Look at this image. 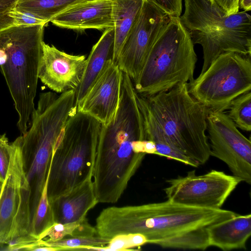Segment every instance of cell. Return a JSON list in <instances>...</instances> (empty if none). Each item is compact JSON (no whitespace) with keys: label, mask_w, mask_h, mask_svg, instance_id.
<instances>
[{"label":"cell","mask_w":251,"mask_h":251,"mask_svg":"<svg viewBox=\"0 0 251 251\" xmlns=\"http://www.w3.org/2000/svg\"><path fill=\"white\" fill-rule=\"evenodd\" d=\"M9 16L13 19L15 26H26L34 25H46L48 23L35 16L15 8L9 13Z\"/></svg>","instance_id":"obj_28"},{"label":"cell","mask_w":251,"mask_h":251,"mask_svg":"<svg viewBox=\"0 0 251 251\" xmlns=\"http://www.w3.org/2000/svg\"><path fill=\"white\" fill-rule=\"evenodd\" d=\"M208 233L210 247L224 251L246 250L251 235V214H237L211 226Z\"/></svg>","instance_id":"obj_18"},{"label":"cell","mask_w":251,"mask_h":251,"mask_svg":"<svg viewBox=\"0 0 251 251\" xmlns=\"http://www.w3.org/2000/svg\"><path fill=\"white\" fill-rule=\"evenodd\" d=\"M239 7L245 11H250L251 9V0H239Z\"/></svg>","instance_id":"obj_33"},{"label":"cell","mask_w":251,"mask_h":251,"mask_svg":"<svg viewBox=\"0 0 251 251\" xmlns=\"http://www.w3.org/2000/svg\"><path fill=\"white\" fill-rule=\"evenodd\" d=\"M102 125L77 110L56 142L48 174L49 201L92 179Z\"/></svg>","instance_id":"obj_6"},{"label":"cell","mask_w":251,"mask_h":251,"mask_svg":"<svg viewBox=\"0 0 251 251\" xmlns=\"http://www.w3.org/2000/svg\"><path fill=\"white\" fill-rule=\"evenodd\" d=\"M45 25L13 26L0 32V68L18 114L22 135L35 109Z\"/></svg>","instance_id":"obj_4"},{"label":"cell","mask_w":251,"mask_h":251,"mask_svg":"<svg viewBox=\"0 0 251 251\" xmlns=\"http://www.w3.org/2000/svg\"><path fill=\"white\" fill-rule=\"evenodd\" d=\"M145 150L146 154H155L156 147L154 142L151 140H146Z\"/></svg>","instance_id":"obj_32"},{"label":"cell","mask_w":251,"mask_h":251,"mask_svg":"<svg viewBox=\"0 0 251 251\" xmlns=\"http://www.w3.org/2000/svg\"><path fill=\"white\" fill-rule=\"evenodd\" d=\"M180 22L194 44L202 48L204 72L221 54H251V17L246 11L226 15L212 0H184Z\"/></svg>","instance_id":"obj_7"},{"label":"cell","mask_w":251,"mask_h":251,"mask_svg":"<svg viewBox=\"0 0 251 251\" xmlns=\"http://www.w3.org/2000/svg\"><path fill=\"white\" fill-rule=\"evenodd\" d=\"M76 111L75 99L71 93H41L31 117L30 128L19 137L23 173L29 193L31 229L47 182L56 142L66 123Z\"/></svg>","instance_id":"obj_3"},{"label":"cell","mask_w":251,"mask_h":251,"mask_svg":"<svg viewBox=\"0 0 251 251\" xmlns=\"http://www.w3.org/2000/svg\"><path fill=\"white\" fill-rule=\"evenodd\" d=\"M44 244L55 248L57 251L98 250L107 246L110 240L98 235L89 236H66L55 241L40 240Z\"/></svg>","instance_id":"obj_22"},{"label":"cell","mask_w":251,"mask_h":251,"mask_svg":"<svg viewBox=\"0 0 251 251\" xmlns=\"http://www.w3.org/2000/svg\"><path fill=\"white\" fill-rule=\"evenodd\" d=\"M238 214L220 209L187 206L167 201L103 209L96 219L97 234L110 240L139 233L148 244L163 248L204 251L210 247L209 228Z\"/></svg>","instance_id":"obj_1"},{"label":"cell","mask_w":251,"mask_h":251,"mask_svg":"<svg viewBox=\"0 0 251 251\" xmlns=\"http://www.w3.org/2000/svg\"><path fill=\"white\" fill-rule=\"evenodd\" d=\"M167 182L169 186L164 190L168 200L187 206L220 209L241 181L212 170L202 175H196L193 170Z\"/></svg>","instance_id":"obj_10"},{"label":"cell","mask_w":251,"mask_h":251,"mask_svg":"<svg viewBox=\"0 0 251 251\" xmlns=\"http://www.w3.org/2000/svg\"><path fill=\"white\" fill-rule=\"evenodd\" d=\"M142 96L171 145L199 166L204 164L211 156L205 133L209 110L190 95L188 83H179L153 95Z\"/></svg>","instance_id":"obj_5"},{"label":"cell","mask_w":251,"mask_h":251,"mask_svg":"<svg viewBox=\"0 0 251 251\" xmlns=\"http://www.w3.org/2000/svg\"><path fill=\"white\" fill-rule=\"evenodd\" d=\"M210 155L225 163L232 176L251 183V142L223 111L209 110L207 117Z\"/></svg>","instance_id":"obj_11"},{"label":"cell","mask_w":251,"mask_h":251,"mask_svg":"<svg viewBox=\"0 0 251 251\" xmlns=\"http://www.w3.org/2000/svg\"><path fill=\"white\" fill-rule=\"evenodd\" d=\"M145 0H110L114 29L113 61L117 63L122 46L138 18Z\"/></svg>","instance_id":"obj_20"},{"label":"cell","mask_w":251,"mask_h":251,"mask_svg":"<svg viewBox=\"0 0 251 251\" xmlns=\"http://www.w3.org/2000/svg\"><path fill=\"white\" fill-rule=\"evenodd\" d=\"M146 140L138 93L122 72L118 109L101 126L97 146L92 178L98 202L113 203L120 199L146 154Z\"/></svg>","instance_id":"obj_2"},{"label":"cell","mask_w":251,"mask_h":251,"mask_svg":"<svg viewBox=\"0 0 251 251\" xmlns=\"http://www.w3.org/2000/svg\"><path fill=\"white\" fill-rule=\"evenodd\" d=\"M3 185V182L0 181V197L1 194Z\"/></svg>","instance_id":"obj_34"},{"label":"cell","mask_w":251,"mask_h":251,"mask_svg":"<svg viewBox=\"0 0 251 251\" xmlns=\"http://www.w3.org/2000/svg\"><path fill=\"white\" fill-rule=\"evenodd\" d=\"M227 115L237 127L251 130V92L248 91L233 99L229 103Z\"/></svg>","instance_id":"obj_23"},{"label":"cell","mask_w":251,"mask_h":251,"mask_svg":"<svg viewBox=\"0 0 251 251\" xmlns=\"http://www.w3.org/2000/svg\"><path fill=\"white\" fill-rule=\"evenodd\" d=\"M88 0H18L15 9L30 13L47 23L71 7Z\"/></svg>","instance_id":"obj_21"},{"label":"cell","mask_w":251,"mask_h":251,"mask_svg":"<svg viewBox=\"0 0 251 251\" xmlns=\"http://www.w3.org/2000/svg\"><path fill=\"white\" fill-rule=\"evenodd\" d=\"M122 72L117 63L110 61L77 106V111L107 125L118 109L121 94Z\"/></svg>","instance_id":"obj_14"},{"label":"cell","mask_w":251,"mask_h":251,"mask_svg":"<svg viewBox=\"0 0 251 251\" xmlns=\"http://www.w3.org/2000/svg\"><path fill=\"white\" fill-rule=\"evenodd\" d=\"M171 16L150 0H145L140 13L120 51L117 63L135 83L157 37Z\"/></svg>","instance_id":"obj_12"},{"label":"cell","mask_w":251,"mask_h":251,"mask_svg":"<svg viewBox=\"0 0 251 251\" xmlns=\"http://www.w3.org/2000/svg\"><path fill=\"white\" fill-rule=\"evenodd\" d=\"M219 6L226 15H230L239 12V0H212Z\"/></svg>","instance_id":"obj_31"},{"label":"cell","mask_w":251,"mask_h":251,"mask_svg":"<svg viewBox=\"0 0 251 251\" xmlns=\"http://www.w3.org/2000/svg\"><path fill=\"white\" fill-rule=\"evenodd\" d=\"M11 144L6 134L0 135V181L4 182L8 171L11 157Z\"/></svg>","instance_id":"obj_27"},{"label":"cell","mask_w":251,"mask_h":251,"mask_svg":"<svg viewBox=\"0 0 251 251\" xmlns=\"http://www.w3.org/2000/svg\"><path fill=\"white\" fill-rule=\"evenodd\" d=\"M10 165L0 197V245H7L20 203L22 172L19 137L11 143Z\"/></svg>","instance_id":"obj_15"},{"label":"cell","mask_w":251,"mask_h":251,"mask_svg":"<svg viewBox=\"0 0 251 251\" xmlns=\"http://www.w3.org/2000/svg\"><path fill=\"white\" fill-rule=\"evenodd\" d=\"M114 47V29L111 27L104 30L86 59L84 73L76 90L77 106L85 98L107 63L113 61Z\"/></svg>","instance_id":"obj_19"},{"label":"cell","mask_w":251,"mask_h":251,"mask_svg":"<svg viewBox=\"0 0 251 251\" xmlns=\"http://www.w3.org/2000/svg\"><path fill=\"white\" fill-rule=\"evenodd\" d=\"M160 10L171 16L179 17L182 11V0H150Z\"/></svg>","instance_id":"obj_30"},{"label":"cell","mask_w":251,"mask_h":251,"mask_svg":"<svg viewBox=\"0 0 251 251\" xmlns=\"http://www.w3.org/2000/svg\"><path fill=\"white\" fill-rule=\"evenodd\" d=\"M86 64L84 55L67 53L44 42L38 78L56 93L76 91L81 81Z\"/></svg>","instance_id":"obj_13"},{"label":"cell","mask_w":251,"mask_h":251,"mask_svg":"<svg viewBox=\"0 0 251 251\" xmlns=\"http://www.w3.org/2000/svg\"><path fill=\"white\" fill-rule=\"evenodd\" d=\"M194 45L179 17L171 16L152 45L134 84L137 93L150 96L179 83L191 82L197 61Z\"/></svg>","instance_id":"obj_8"},{"label":"cell","mask_w":251,"mask_h":251,"mask_svg":"<svg viewBox=\"0 0 251 251\" xmlns=\"http://www.w3.org/2000/svg\"><path fill=\"white\" fill-rule=\"evenodd\" d=\"M49 202L56 224L78 221L86 217L88 211L99 203L92 179L84 181Z\"/></svg>","instance_id":"obj_17"},{"label":"cell","mask_w":251,"mask_h":251,"mask_svg":"<svg viewBox=\"0 0 251 251\" xmlns=\"http://www.w3.org/2000/svg\"><path fill=\"white\" fill-rule=\"evenodd\" d=\"M47 184L43 190L32 226V235L40 240L42 235L54 224L53 215L47 193Z\"/></svg>","instance_id":"obj_24"},{"label":"cell","mask_w":251,"mask_h":251,"mask_svg":"<svg viewBox=\"0 0 251 251\" xmlns=\"http://www.w3.org/2000/svg\"><path fill=\"white\" fill-rule=\"evenodd\" d=\"M148 244L145 236L139 233L128 234L115 236L101 251H121L132 250Z\"/></svg>","instance_id":"obj_25"},{"label":"cell","mask_w":251,"mask_h":251,"mask_svg":"<svg viewBox=\"0 0 251 251\" xmlns=\"http://www.w3.org/2000/svg\"><path fill=\"white\" fill-rule=\"evenodd\" d=\"M188 89L209 110L224 112L233 99L251 90V56L235 52L221 54L188 83Z\"/></svg>","instance_id":"obj_9"},{"label":"cell","mask_w":251,"mask_h":251,"mask_svg":"<svg viewBox=\"0 0 251 251\" xmlns=\"http://www.w3.org/2000/svg\"><path fill=\"white\" fill-rule=\"evenodd\" d=\"M18 0H0V32L15 26L9 13L16 6Z\"/></svg>","instance_id":"obj_29"},{"label":"cell","mask_w":251,"mask_h":251,"mask_svg":"<svg viewBox=\"0 0 251 251\" xmlns=\"http://www.w3.org/2000/svg\"><path fill=\"white\" fill-rule=\"evenodd\" d=\"M50 22L60 27L78 31L114 27L110 0H88L60 13Z\"/></svg>","instance_id":"obj_16"},{"label":"cell","mask_w":251,"mask_h":251,"mask_svg":"<svg viewBox=\"0 0 251 251\" xmlns=\"http://www.w3.org/2000/svg\"><path fill=\"white\" fill-rule=\"evenodd\" d=\"M155 144L156 147L155 154L165 156L169 159H174L194 167L199 166L196 162L188 158L172 146L167 144Z\"/></svg>","instance_id":"obj_26"}]
</instances>
